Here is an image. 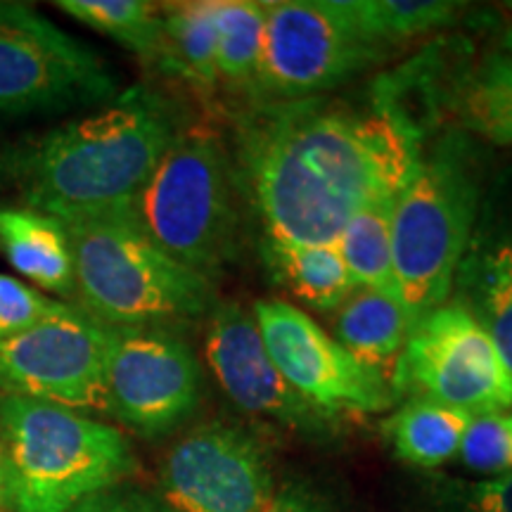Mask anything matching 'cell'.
<instances>
[{
  "mask_svg": "<svg viewBox=\"0 0 512 512\" xmlns=\"http://www.w3.org/2000/svg\"><path fill=\"white\" fill-rule=\"evenodd\" d=\"M413 126L382 100L254 105L240 121L238 169L266 242L330 245L349 219L394 200L420 162Z\"/></svg>",
  "mask_w": 512,
  "mask_h": 512,
  "instance_id": "6da1fadb",
  "label": "cell"
},
{
  "mask_svg": "<svg viewBox=\"0 0 512 512\" xmlns=\"http://www.w3.org/2000/svg\"><path fill=\"white\" fill-rule=\"evenodd\" d=\"M181 112L147 86L43 133L10 159L22 207L55 216L131 207L183 133Z\"/></svg>",
  "mask_w": 512,
  "mask_h": 512,
  "instance_id": "7a4b0ae2",
  "label": "cell"
},
{
  "mask_svg": "<svg viewBox=\"0 0 512 512\" xmlns=\"http://www.w3.org/2000/svg\"><path fill=\"white\" fill-rule=\"evenodd\" d=\"M62 223L74 259V304L110 328H166L214 309L211 280L164 254L131 207Z\"/></svg>",
  "mask_w": 512,
  "mask_h": 512,
  "instance_id": "3957f363",
  "label": "cell"
},
{
  "mask_svg": "<svg viewBox=\"0 0 512 512\" xmlns=\"http://www.w3.org/2000/svg\"><path fill=\"white\" fill-rule=\"evenodd\" d=\"M0 448L10 512H69L136 472L128 439L72 408L0 394Z\"/></svg>",
  "mask_w": 512,
  "mask_h": 512,
  "instance_id": "277c9868",
  "label": "cell"
},
{
  "mask_svg": "<svg viewBox=\"0 0 512 512\" xmlns=\"http://www.w3.org/2000/svg\"><path fill=\"white\" fill-rule=\"evenodd\" d=\"M479 183L463 140H439L394 202L396 297L411 325L446 304L477 219Z\"/></svg>",
  "mask_w": 512,
  "mask_h": 512,
  "instance_id": "5b68a950",
  "label": "cell"
},
{
  "mask_svg": "<svg viewBox=\"0 0 512 512\" xmlns=\"http://www.w3.org/2000/svg\"><path fill=\"white\" fill-rule=\"evenodd\" d=\"M133 219L171 259L211 280L238 242L233 164L221 140L183 128L131 204Z\"/></svg>",
  "mask_w": 512,
  "mask_h": 512,
  "instance_id": "8992f818",
  "label": "cell"
},
{
  "mask_svg": "<svg viewBox=\"0 0 512 512\" xmlns=\"http://www.w3.org/2000/svg\"><path fill=\"white\" fill-rule=\"evenodd\" d=\"M382 50L358 31L347 0L266 3L264 53L249 98L254 105L320 98L373 67Z\"/></svg>",
  "mask_w": 512,
  "mask_h": 512,
  "instance_id": "52a82bcc",
  "label": "cell"
},
{
  "mask_svg": "<svg viewBox=\"0 0 512 512\" xmlns=\"http://www.w3.org/2000/svg\"><path fill=\"white\" fill-rule=\"evenodd\" d=\"M117 98L91 46L24 3H0V114H53Z\"/></svg>",
  "mask_w": 512,
  "mask_h": 512,
  "instance_id": "ba28073f",
  "label": "cell"
},
{
  "mask_svg": "<svg viewBox=\"0 0 512 512\" xmlns=\"http://www.w3.org/2000/svg\"><path fill=\"white\" fill-rule=\"evenodd\" d=\"M427 399L470 418L512 408V375L477 318L446 302L411 328L403 349L396 399Z\"/></svg>",
  "mask_w": 512,
  "mask_h": 512,
  "instance_id": "9c48e42d",
  "label": "cell"
},
{
  "mask_svg": "<svg viewBox=\"0 0 512 512\" xmlns=\"http://www.w3.org/2000/svg\"><path fill=\"white\" fill-rule=\"evenodd\" d=\"M202 399V368L181 335L164 325L112 328L105 413L143 437L183 425Z\"/></svg>",
  "mask_w": 512,
  "mask_h": 512,
  "instance_id": "30bf717a",
  "label": "cell"
},
{
  "mask_svg": "<svg viewBox=\"0 0 512 512\" xmlns=\"http://www.w3.org/2000/svg\"><path fill=\"white\" fill-rule=\"evenodd\" d=\"M110 325L74 302L22 335L0 342V394L105 411Z\"/></svg>",
  "mask_w": 512,
  "mask_h": 512,
  "instance_id": "8fae6325",
  "label": "cell"
},
{
  "mask_svg": "<svg viewBox=\"0 0 512 512\" xmlns=\"http://www.w3.org/2000/svg\"><path fill=\"white\" fill-rule=\"evenodd\" d=\"M254 323L287 384L320 411L380 413L394 406L387 382L356 361L309 313L283 299L254 304Z\"/></svg>",
  "mask_w": 512,
  "mask_h": 512,
  "instance_id": "7c38bea8",
  "label": "cell"
},
{
  "mask_svg": "<svg viewBox=\"0 0 512 512\" xmlns=\"http://www.w3.org/2000/svg\"><path fill=\"white\" fill-rule=\"evenodd\" d=\"M159 484L171 512H268L278 489L264 446L223 422L178 439Z\"/></svg>",
  "mask_w": 512,
  "mask_h": 512,
  "instance_id": "4fadbf2b",
  "label": "cell"
},
{
  "mask_svg": "<svg viewBox=\"0 0 512 512\" xmlns=\"http://www.w3.org/2000/svg\"><path fill=\"white\" fill-rule=\"evenodd\" d=\"M209 313L204 356L228 399L245 413L275 420L306 437H330L337 418L287 384L268 356L252 313L235 302L216 304Z\"/></svg>",
  "mask_w": 512,
  "mask_h": 512,
  "instance_id": "5bb4252c",
  "label": "cell"
},
{
  "mask_svg": "<svg viewBox=\"0 0 512 512\" xmlns=\"http://www.w3.org/2000/svg\"><path fill=\"white\" fill-rule=\"evenodd\" d=\"M411 328V318L399 299L370 287H356L335 309L337 342L361 366L387 382L394 396L396 375Z\"/></svg>",
  "mask_w": 512,
  "mask_h": 512,
  "instance_id": "9a60e30c",
  "label": "cell"
},
{
  "mask_svg": "<svg viewBox=\"0 0 512 512\" xmlns=\"http://www.w3.org/2000/svg\"><path fill=\"white\" fill-rule=\"evenodd\" d=\"M0 252L36 290L74 299L72 247L60 219L27 207L0 209Z\"/></svg>",
  "mask_w": 512,
  "mask_h": 512,
  "instance_id": "2e32d148",
  "label": "cell"
},
{
  "mask_svg": "<svg viewBox=\"0 0 512 512\" xmlns=\"http://www.w3.org/2000/svg\"><path fill=\"white\" fill-rule=\"evenodd\" d=\"M155 64L202 95L219 88L216 0L162 3V36Z\"/></svg>",
  "mask_w": 512,
  "mask_h": 512,
  "instance_id": "e0dca14e",
  "label": "cell"
},
{
  "mask_svg": "<svg viewBox=\"0 0 512 512\" xmlns=\"http://www.w3.org/2000/svg\"><path fill=\"white\" fill-rule=\"evenodd\" d=\"M458 275V302L489 332L512 375V233L470 249Z\"/></svg>",
  "mask_w": 512,
  "mask_h": 512,
  "instance_id": "ac0fdd59",
  "label": "cell"
},
{
  "mask_svg": "<svg viewBox=\"0 0 512 512\" xmlns=\"http://www.w3.org/2000/svg\"><path fill=\"white\" fill-rule=\"evenodd\" d=\"M470 415L427 399H408L382 425L384 437L401 463L434 470L458 456Z\"/></svg>",
  "mask_w": 512,
  "mask_h": 512,
  "instance_id": "d6986e66",
  "label": "cell"
},
{
  "mask_svg": "<svg viewBox=\"0 0 512 512\" xmlns=\"http://www.w3.org/2000/svg\"><path fill=\"white\" fill-rule=\"evenodd\" d=\"M266 256L273 273L306 306L335 311L356 290L335 242L330 245H278L266 242Z\"/></svg>",
  "mask_w": 512,
  "mask_h": 512,
  "instance_id": "ffe728a7",
  "label": "cell"
},
{
  "mask_svg": "<svg viewBox=\"0 0 512 512\" xmlns=\"http://www.w3.org/2000/svg\"><path fill=\"white\" fill-rule=\"evenodd\" d=\"M266 3L216 0V72L219 86L252 95L264 53Z\"/></svg>",
  "mask_w": 512,
  "mask_h": 512,
  "instance_id": "44dd1931",
  "label": "cell"
},
{
  "mask_svg": "<svg viewBox=\"0 0 512 512\" xmlns=\"http://www.w3.org/2000/svg\"><path fill=\"white\" fill-rule=\"evenodd\" d=\"M394 200H382L361 209L337 235L335 247L349 268L356 287L389 292L396 297L392 216ZM399 299V297H396Z\"/></svg>",
  "mask_w": 512,
  "mask_h": 512,
  "instance_id": "7402d4cb",
  "label": "cell"
},
{
  "mask_svg": "<svg viewBox=\"0 0 512 512\" xmlns=\"http://www.w3.org/2000/svg\"><path fill=\"white\" fill-rule=\"evenodd\" d=\"M456 112L467 131L491 143L512 145V57H484L456 91Z\"/></svg>",
  "mask_w": 512,
  "mask_h": 512,
  "instance_id": "603a6c76",
  "label": "cell"
},
{
  "mask_svg": "<svg viewBox=\"0 0 512 512\" xmlns=\"http://www.w3.org/2000/svg\"><path fill=\"white\" fill-rule=\"evenodd\" d=\"M57 8L145 62H155L162 36V5L147 0H60Z\"/></svg>",
  "mask_w": 512,
  "mask_h": 512,
  "instance_id": "cb8c5ba5",
  "label": "cell"
},
{
  "mask_svg": "<svg viewBox=\"0 0 512 512\" xmlns=\"http://www.w3.org/2000/svg\"><path fill=\"white\" fill-rule=\"evenodd\" d=\"M358 31L380 48L425 36L448 27L458 15V3L446 0H347Z\"/></svg>",
  "mask_w": 512,
  "mask_h": 512,
  "instance_id": "d4e9b609",
  "label": "cell"
},
{
  "mask_svg": "<svg viewBox=\"0 0 512 512\" xmlns=\"http://www.w3.org/2000/svg\"><path fill=\"white\" fill-rule=\"evenodd\" d=\"M411 512H512V472L489 479H458L430 472L415 479Z\"/></svg>",
  "mask_w": 512,
  "mask_h": 512,
  "instance_id": "484cf974",
  "label": "cell"
},
{
  "mask_svg": "<svg viewBox=\"0 0 512 512\" xmlns=\"http://www.w3.org/2000/svg\"><path fill=\"white\" fill-rule=\"evenodd\" d=\"M465 467L486 475L512 472V422L508 415L472 418L458 451Z\"/></svg>",
  "mask_w": 512,
  "mask_h": 512,
  "instance_id": "4316f807",
  "label": "cell"
},
{
  "mask_svg": "<svg viewBox=\"0 0 512 512\" xmlns=\"http://www.w3.org/2000/svg\"><path fill=\"white\" fill-rule=\"evenodd\" d=\"M64 306L19 278L0 273V342L12 339L34 328Z\"/></svg>",
  "mask_w": 512,
  "mask_h": 512,
  "instance_id": "83f0119b",
  "label": "cell"
},
{
  "mask_svg": "<svg viewBox=\"0 0 512 512\" xmlns=\"http://www.w3.org/2000/svg\"><path fill=\"white\" fill-rule=\"evenodd\" d=\"M268 512H347L344 505L332 498L323 486L309 482V479L294 477L285 479L275 489L271 510Z\"/></svg>",
  "mask_w": 512,
  "mask_h": 512,
  "instance_id": "f1b7e54d",
  "label": "cell"
},
{
  "mask_svg": "<svg viewBox=\"0 0 512 512\" xmlns=\"http://www.w3.org/2000/svg\"><path fill=\"white\" fill-rule=\"evenodd\" d=\"M69 512H171L164 505H159L155 498L140 494V491L131 489H114L100 491L79 505H74Z\"/></svg>",
  "mask_w": 512,
  "mask_h": 512,
  "instance_id": "f546056e",
  "label": "cell"
},
{
  "mask_svg": "<svg viewBox=\"0 0 512 512\" xmlns=\"http://www.w3.org/2000/svg\"><path fill=\"white\" fill-rule=\"evenodd\" d=\"M5 501V472H3V448H0V508Z\"/></svg>",
  "mask_w": 512,
  "mask_h": 512,
  "instance_id": "4dcf8cb0",
  "label": "cell"
},
{
  "mask_svg": "<svg viewBox=\"0 0 512 512\" xmlns=\"http://www.w3.org/2000/svg\"><path fill=\"white\" fill-rule=\"evenodd\" d=\"M501 50H503L505 55H510V57H512V29L508 31V34L503 36V48H501Z\"/></svg>",
  "mask_w": 512,
  "mask_h": 512,
  "instance_id": "1f68e13d",
  "label": "cell"
},
{
  "mask_svg": "<svg viewBox=\"0 0 512 512\" xmlns=\"http://www.w3.org/2000/svg\"><path fill=\"white\" fill-rule=\"evenodd\" d=\"M508 418H510V422H512V415H508Z\"/></svg>",
  "mask_w": 512,
  "mask_h": 512,
  "instance_id": "d6a6232c",
  "label": "cell"
}]
</instances>
